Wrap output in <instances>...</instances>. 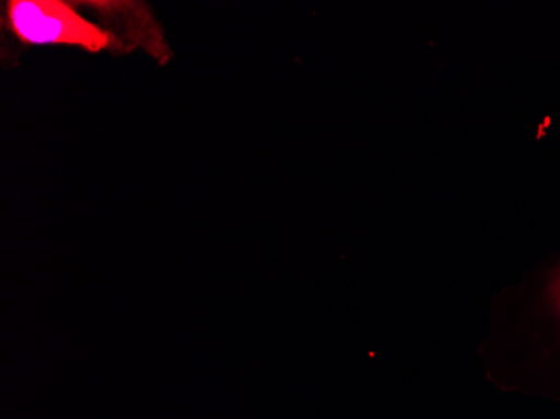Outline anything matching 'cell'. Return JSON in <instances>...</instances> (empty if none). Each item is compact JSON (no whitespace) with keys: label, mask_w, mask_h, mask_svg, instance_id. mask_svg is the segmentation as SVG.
<instances>
[{"label":"cell","mask_w":560,"mask_h":419,"mask_svg":"<svg viewBox=\"0 0 560 419\" xmlns=\"http://www.w3.org/2000/svg\"><path fill=\"white\" fill-rule=\"evenodd\" d=\"M5 22L25 46H72L101 53L116 46L109 31L61 0H12L5 4Z\"/></svg>","instance_id":"obj_1"},{"label":"cell","mask_w":560,"mask_h":419,"mask_svg":"<svg viewBox=\"0 0 560 419\" xmlns=\"http://www.w3.org/2000/svg\"><path fill=\"white\" fill-rule=\"evenodd\" d=\"M552 295L553 301H556L557 307H559L560 311V276L559 279L556 280V283H553Z\"/></svg>","instance_id":"obj_2"}]
</instances>
